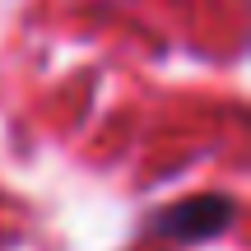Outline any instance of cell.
Here are the masks:
<instances>
[{"label":"cell","mask_w":251,"mask_h":251,"mask_svg":"<svg viewBox=\"0 0 251 251\" xmlns=\"http://www.w3.org/2000/svg\"><path fill=\"white\" fill-rule=\"evenodd\" d=\"M237 205L228 196H191L181 205H168L153 219V233L158 237H177V242H205V237L224 233L233 224Z\"/></svg>","instance_id":"1"}]
</instances>
